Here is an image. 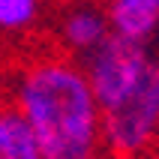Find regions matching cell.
<instances>
[{"instance_id":"obj_8","label":"cell","mask_w":159,"mask_h":159,"mask_svg":"<svg viewBox=\"0 0 159 159\" xmlns=\"http://www.w3.org/2000/svg\"><path fill=\"white\" fill-rule=\"evenodd\" d=\"M150 153L159 159V126H156V135H153V147H150Z\"/></svg>"},{"instance_id":"obj_6","label":"cell","mask_w":159,"mask_h":159,"mask_svg":"<svg viewBox=\"0 0 159 159\" xmlns=\"http://www.w3.org/2000/svg\"><path fill=\"white\" fill-rule=\"evenodd\" d=\"M0 159H42L27 123L12 105H0Z\"/></svg>"},{"instance_id":"obj_10","label":"cell","mask_w":159,"mask_h":159,"mask_svg":"<svg viewBox=\"0 0 159 159\" xmlns=\"http://www.w3.org/2000/svg\"><path fill=\"white\" fill-rule=\"evenodd\" d=\"M60 3H81V0H60Z\"/></svg>"},{"instance_id":"obj_1","label":"cell","mask_w":159,"mask_h":159,"mask_svg":"<svg viewBox=\"0 0 159 159\" xmlns=\"http://www.w3.org/2000/svg\"><path fill=\"white\" fill-rule=\"evenodd\" d=\"M42 159H96L99 105L69 54H36L21 66L15 102Z\"/></svg>"},{"instance_id":"obj_2","label":"cell","mask_w":159,"mask_h":159,"mask_svg":"<svg viewBox=\"0 0 159 159\" xmlns=\"http://www.w3.org/2000/svg\"><path fill=\"white\" fill-rule=\"evenodd\" d=\"M159 126V60L153 57L117 105L99 111V150L108 159H141L150 153Z\"/></svg>"},{"instance_id":"obj_12","label":"cell","mask_w":159,"mask_h":159,"mask_svg":"<svg viewBox=\"0 0 159 159\" xmlns=\"http://www.w3.org/2000/svg\"><path fill=\"white\" fill-rule=\"evenodd\" d=\"M96 159H99V156H96ZM105 159H108V156H105Z\"/></svg>"},{"instance_id":"obj_3","label":"cell","mask_w":159,"mask_h":159,"mask_svg":"<svg viewBox=\"0 0 159 159\" xmlns=\"http://www.w3.org/2000/svg\"><path fill=\"white\" fill-rule=\"evenodd\" d=\"M150 60V48L144 42H132L114 33H108L90 54H84L81 72L90 84V93L96 99L99 111L117 105L138 84Z\"/></svg>"},{"instance_id":"obj_9","label":"cell","mask_w":159,"mask_h":159,"mask_svg":"<svg viewBox=\"0 0 159 159\" xmlns=\"http://www.w3.org/2000/svg\"><path fill=\"white\" fill-rule=\"evenodd\" d=\"M153 45H156V54H159V27H156V33H153ZM159 60V57H156Z\"/></svg>"},{"instance_id":"obj_11","label":"cell","mask_w":159,"mask_h":159,"mask_svg":"<svg viewBox=\"0 0 159 159\" xmlns=\"http://www.w3.org/2000/svg\"><path fill=\"white\" fill-rule=\"evenodd\" d=\"M141 159H156V156H150V153H147V156H141Z\"/></svg>"},{"instance_id":"obj_7","label":"cell","mask_w":159,"mask_h":159,"mask_svg":"<svg viewBox=\"0 0 159 159\" xmlns=\"http://www.w3.org/2000/svg\"><path fill=\"white\" fill-rule=\"evenodd\" d=\"M39 18V0H0V33L27 30Z\"/></svg>"},{"instance_id":"obj_5","label":"cell","mask_w":159,"mask_h":159,"mask_svg":"<svg viewBox=\"0 0 159 159\" xmlns=\"http://www.w3.org/2000/svg\"><path fill=\"white\" fill-rule=\"evenodd\" d=\"M108 30L132 42H150L159 27V0H108Z\"/></svg>"},{"instance_id":"obj_4","label":"cell","mask_w":159,"mask_h":159,"mask_svg":"<svg viewBox=\"0 0 159 159\" xmlns=\"http://www.w3.org/2000/svg\"><path fill=\"white\" fill-rule=\"evenodd\" d=\"M108 30V18L105 9L96 6L93 0H81V3H72L66 12H63L60 21V42L66 45L69 54H90L105 36Z\"/></svg>"}]
</instances>
